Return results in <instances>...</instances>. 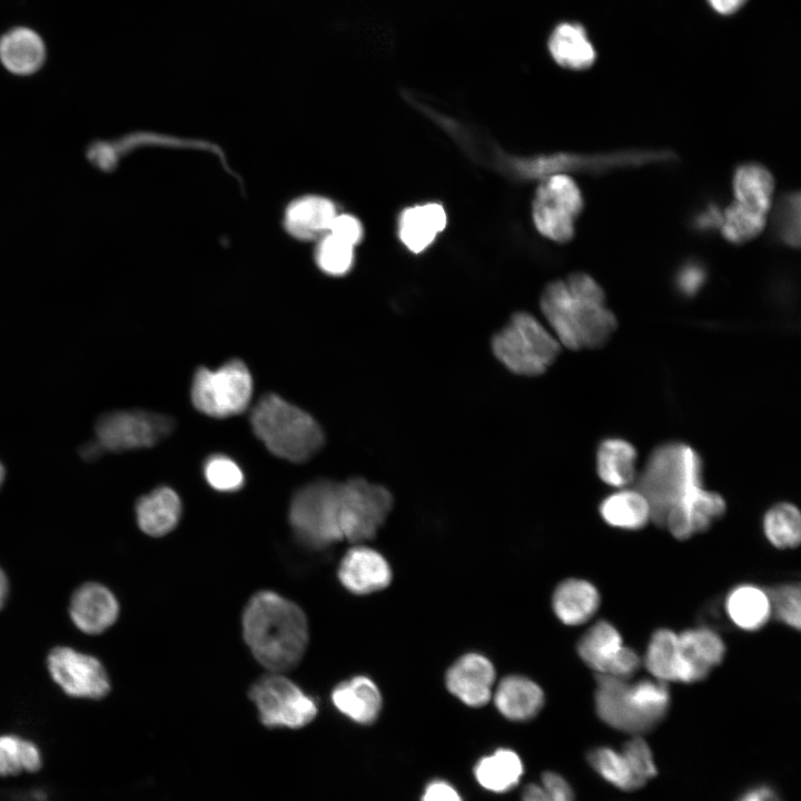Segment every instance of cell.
<instances>
[{"label":"cell","mask_w":801,"mask_h":801,"mask_svg":"<svg viewBox=\"0 0 801 801\" xmlns=\"http://www.w3.org/2000/svg\"><path fill=\"white\" fill-rule=\"evenodd\" d=\"M394 498L384 485L364 477L320 478L300 487L289 506V523L305 545L320 550L340 541L372 540L385 523Z\"/></svg>","instance_id":"cell-1"},{"label":"cell","mask_w":801,"mask_h":801,"mask_svg":"<svg viewBox=\"0 0 801 801\" xmlns=\"http://www.w3.org/2000/svg\"><path fill=\"white\" fill-rule=\"evenodd\" d=\"M540 307L558 343L573 350L602 347L617 326L604 290L585 273L547 284Z\"/></svg>","instance_id":"cell-2"},{"label":"cell","mask_w":801,"mask_h":801,"mask_svg":"<svg viewBox=\"0 0 801 801\" xmlns=\"http://www.w3.org/2000/svg\"><path fill=\"white\" fill-rule=\"evenodd\" d=\"M243 634L263 666L283 673L301 661L308 644V622L296 603L273 591H259L244 610Z\"/></svg>","instance_id":"cell-3"},{"label":"cell","mask_w":801,"mask_h":801,"mask_svg":"<svg viewBox=\"0 0 801 801\" xmlns=\"http://www.w3.org/2000/svg\"><path fill=\"white\" fill-rule=\"evenodd\" d=\"M250 424L271 454L293 463L308 461L325 443L317 421L276 394L259 399L251 411Z\"/></svg>","instance_id":"cell-4"},{"label":"cell","mask_w":801,"mask_h":801,"mask_svg":"<svg viewBox=\"0 0 801 801\" xmlns=\"http://www.w3.org/2000/svg\"><path fill=\"white\" fill-rule=\"evenodd\" d=\"M595 706L610 726L630 733L653 729L668 713L670 691L661 680L627 683L607 674H597Z\"/></svg>","instance_id":"cell-5"},{"label":"cell","mask_w":801,"mask_h":801,"mask_svg":"<svg viewBox=\"0 0 801 801\" xmlns=\"http://www.w3.org/2000/svg\"><path fill=\"white\" fill-rule=\"evenodd\" d=\"M702 459L684 443H666L650 455L637 483L645 497L651 520L664 525L668 512L686 495L702 487Z\"/></svg>","instance_id":"cell-6"},{"label":"cell","mask_w":801,"mask_h":801,"mask_svg":"<svg viewBox=\"0 0 801 801\" xmlns=\"http://www.w3.org/2000/svg\"><path fill=\"white\" fill-rule=\"evenodd\" d=\"M491 348L511 373L533 377L544 374L553 365L561 344L535 316L516 312L492 336Z\"/></svg>","instance_id":"cell-7"},{"label":"cell","mask_w":801,"mask_h":801,"mask_svg":"<svg viewBox=\"0 0 801 801\" xmlns=\"http://www.w3.org/2000/svg\"><path fill=\"white\" fill-rule=\"evenodd\" d=\"M253 395V377L240 359L216 370L200 367L191 385V402L205 415L225 418L246 411Z\"/></svg>","instance_id":"cell-8"},{"label":"cell","mask_w":801,"mask_h":801,"mask_svg":"<svg viewBox=\"0 0 801 801\" xmlns=\"http://www.w3.org/2000/svg\"><path fill=\"white\" fill-rule=\"evenodd\" d=\"M248 694L267 728L301 729L318 713L316 701L280 673L258 679Z\"/></svg>","instance_id":"cell-9"},{"label":"cell","mask_w":801,"mask_h":801,"mask_svg":"<svg viewBox=\"0 0 801 801\" xmlns=\"http://www.w3.org/2000/svg\"><path fill=\"white\" fill-rule=\"evenodd\" d=\"M583 204L581 190L568 175L544 178L532 204V217L537 231L560 244L570 241Z\"/></svg>","instance_id":"cell-10"},{"label":"cell","mask_w":801,"mask_h":801,"mask_svg":"<svg viewBox=\"0 0 801 801\" xmlns=\"http://www.w3.org/2000/svg\"><path fill=\"white\" fill-rule=\"evenodd\" d=\"M175 428L171 417L134 409L102 414L96 422V441L105 452H123L152 447Z\"/></svg>","instance_id":"cell-11"},{"label":"cell","mask_w":801,"mask_h":801,"mask_svg":"<svg viewBox=\"0 0 801 801\" xmlns=\"http://www.w3.org/2000/svg\"><path fill=\"white\" fill-rule=\"evenodd\" d=\"M589 762L603 779L625 791L640 789L656 774L651 749L641 738L627 741L621 751L596 748L589 753Z\"/></svg>","instance_id":"cell-12"},{"label":"cell","mask_w":801,"mask_h":801,"mask_svg":"<svg viewBox=\"0 0 801 801\" xmlns=\"http://www.w3.org/2000/svg\"><path fill=\"white\" fill-rule=\"evenodd\" d=\"M47 664L53 681L68 695L101 699L110 690L103 665L91 655L60 646L50 652Z\"/></svg>","instance_id":"cell-13"},{"label":"cell","mask_w":801,"mask_h":801,"mask_svg":"<svg viewBox=\"0 0 801 801\" xmlns=\"http://www.w3.org/2000/svg\"><path fill=\"white\" fill-rule=\"evenodd\" d=\"M726 508L723 497L702 487L694 490L666 514L664 525L678 540L704 532L722 517Z\"/></svg>","instance_id":"cell-14"},{"label":"cell","mask_w":801,"mask_h":801,"mask_svg":"<svg viewBox=\"0 0 801 801\" xmlns=\"http://www.w3.org/2000/svg\"><path fill=\"white\" fill-rule=\"evenodd\" d=\"M338 578L354 594H369L385 589L392 581L386 558L376 550L357 545L349 548L338 566Z\"/></svg>","instance_id":"cell-15"},{"label":"cell","mask_w":801,"mask_h":801,"mask_svg":"<svg viewBox=\"0 0 801 801\" xmlns=\"http://www.w3.org/2000/svg\"><path fill=\"white\" fill-rule=\"evenodd\" d=\"M495 669L492 662L478 654L467 653L454 662L446 673L448 691L469 706H482L492 696Z\"/></svg>","instance_id":"cell-16"},{"label":"cell","mask_w":801,"mask_h":801,"mask_svg":"<svg viewBox=\"0 0 801 801\" xmlns=\"http://www.w3.org/2000/svg\"><path fill=\"white\" fill-rule=\"evenodd\" d=\"M678 637L681 656L680 682L692 683L703 680L724 657V643L710 627L685 630L678 634Z\"/></svg>","instance_id":"cell-17"},{"label":"cell","mask_w":801,"mask_h":801,"mask_svg":"<svg viewBox=\"0 0 801 801\" xmlns=\"http://www.w3.org/2000/svg\"><path fill=\"white\" fill-rule=\"evenodd\" d=\"M69 613L79 630L87 634H99L117 621L119 604L106 586L87 583L73 593Z\"/></svg>","instance_id":"cell-18"},{"label":"cell","mask_w":801,"mask_h":801,"mask_svg":"<svg viewBox=\"0 0 801 801\" xmlns=\"http://www.w3.org/2000/svg\"><path fill=\"white\" fill-rule=\"evenodd\" d=\"M447 224L444 207L426 202L405 208L398 219V236L403 245L414 254L429 247Z\"/></svg>","instance_id":"cell-19"},{"label":"cell","mask_w":801,"mask_h":801,"mask_svg":"<svg viewBox=\"0 0 801 801\" xmlns=\"http://www.w3.org/2000/svg\"><path fill=\"white\" fill-rule=\"evenodd\" d=\"M334 706L359 724L373 723L382 709V695L367 676L358 675L338 683L332 691Z\"/></svg>","instance_id":"cell-20"},{"label":"cell","mask_w":801,"mask_h":801,"mask_svg":"<svg viewBox=\"0 0 801 801\" xmlns=\"http://www.w3.org/2000/svg\"><path fill=\"white\" fill-rule=\"evenodd\" d=\"M44 58V43L32 29L17 27L0 38V61L14 75L28 76L37 72Z\"/></svg>","instance_id":"cell-21"},{"label":"cell","mask_w":801,"mask_h":801,"mask_svg":"<svg viewBox=\"0 0 801 801\" xmlns=\"http://www.w3.org/2000/svg\"><path fill=\"white\" fill-rule=\"evenodd\" d=\"M181 501L170 487L160 486L136 503V517L140 530L150 536H164L178 524Z\"/></svg>","instance_id":"cell-22"},{"label":"cell","mask_w":801,"mask_h":801,"mask_svg":"<svg viewBox=\"0 0 801 801\" xmlns=\"http://www.w3.org/2000/svg\"><path fill=\"white\" fill-rule=\"evenodd\" d=\"M497 710L513 721H526L534 718L544 704L542 689L532 680L522 675H510L501 680L495 693Z\"/></svg>","instance_id":"cell-23"},{"label":"cell","mask_w":801,"mask_h":801,"mask_svg":"<svg viewBox=\"0 0 801 801\" xmlns=\"http://www.w3.org/2000/svg\"><path fill=\"white\" fill-rule=\"evenodd\" d=\"M734 202L767 217L773 205L774 178L764 166L748 162L739 166L732 180Z\"/></svg>","instance_id":"cell-24"},{"label":"cell","mask_w":801,"mask_h":801,"mask_svg":"<svg viewBox=\"0 0 801 801\" xmlns=\"http://www.w3.org/2000/svg\"><path fill=\"white\" fill-rule=\"evenodd\" d=\"M600 605L597 589L581 578H567L555 589L552 606L555 615L566 625H578L593 616Z\"/></svg>","instance_id":"cell-25"},{"label":"cell","mask_w":801,"mask_h":801,"mask_svg":"<svg viewBox=\"0 0 801 801\" xmlns=\"http://www.w3.org/2000/svg\"><path fill=\"white\" fill-rule=\"evenodd\" d=\"M337 215L335 205L320 196L295 200L286 210L285 226L297 238L313 239L328 233Z\"/></svg>","instance_id":"cell-26"},{"label":"cell","mask_w":801,"mask_h":801,"mask_svg":"<svg viewBox=\"0 0 801 801\" xmlns=\"http://www.w3.org/2000/svg\"><path fill=\"white\" fill-rule=\"evenodd\" d=\"M724 609L733 624L750 632L764 626L772 614L768 593L753 584L733 587L726 595Z\"/></svg>","instance_id":"cell-27"},{"label":"cell","mask_w":801,"mask_h":801,"mask_svg":"<svg viewBox=\"0 0 801 801\" xmlns=\"http://www.w3.org/2000/svg\"><path fill=\"white\" fill-rule=\"evenodd\" d=\"M548 50L556 63L572 70H584L595 60L585 30L576 23L558 24L550 36Z\"/></svg>","instance_id":"cell-28"},{"label":"cell","mask_w":801,"mask_h":801,"mask_svg":"<svg viewBox=\"0 0 801 801\" xmlns=\"http://www.w3.org/2000/svg\"><path fill=\"white\" fill-rule=\"evenodd\" d=\"M599 512L605 523L622 530H640L651 518L647 501L637 490H621L605 497Z\"/></svg>","instance_id":"cell-29"},{"label":"cell","mask_w":801,"mask_h":801,"mask_svg":"<svg viewBox=\"0 0 801 801\" xmlns=\"http://www.w3.org/2000/svg\"><path fill=\"white\" fill-rule=\"evenodd\" d=\"M636 451L621 438L604 439L596 453V469L600 478L616 487L631 483L635 475Z\"/></svg>","instance_id":"cell-30"},{"label":"cell","mask_w":801,"mask_h":801,"mask_svg":"<svg viewBox=\"0 0 801 801\" xmlns=\"http://www.w3.org/2000/svg\"><path fill=\"white\" fill-rule=\"evenodd\" d=\"M474 774L477 782L486 790L505 792L518 783L523 774V764L514 751L498 749L476 763Z\"/></svg>","instance_id":"cell-31"},{"label":"cell","mask_w":801,"mask_h":801,"mask_svg":"<svg viewBox=\"0 0 801 801\" xmlns=\"http://www.w3.org/2000/svg\"><path fill=\"white\" fill-rule=\"evenodd\" d=\"M622 645V636L616 627L606 621H599L581 637L577 653L587 666L603 674Z\"/></svg>","instance_id":"cell-32"},{"label":"cell","mask_w":801,"mask_h":801,"mask_svg":"<svg viewBox=\"0 0 801 801\" xmlns=\"http://www.w3.org/2000/svg\"><path fill=\"white\" fill-rule=\"evenodd\" d=\"M645 666L657 680L680 682L681 656L678 634L669 629L653 633L645 654Z\"/></svg>","instance_id":"cell-33"},{"label":"cell","mask_w":801,"mask_h":801,"mask_svg":"<svg viewBox=\"0 0 801 801\" xmlns=\"http://www.w3.org/2000/svg\"><path fill=\"white\" fill-rule=\"evenodd\" d=\"M763 530L768 541L778 548H792L801 538V516L791 503H778L764 515Z\"/></svg>","instance_id":"cell-34"},{"label":"cell","mask_w":801,"mask_h":801,"mask_svg":"<svg viewBox=\"0 0 801 801\" xmlns=\"http://www.w3.org/2000/svg\"><path fill=\"white\" fill-rule=\"evenodd\" d=\"M42 767L38 746L17 735H0V777L17 775L22 771L37 772Z\"/></svg>","instance_id":"cell-35"},{"label":"cell","mask_w":801,"mask_h":801,"mask_svg":"<svg viewBox=\"0 0 801 801\" xmlns=\"http://www.w3.org/2000/svg\"><path fill=\"white\" fill-rule=\"evenodd\" d=\"M767 224V217L754 214L734 201L722 211L720 230L733 244H743L759 236Z\"/></svg>","instance_id":"cell-36"},{"label":"cell","mask_w":801,"mask_h":801,"mask_svg":"<svg viewBox=\"0 0 801 801\" xmlns=\"http://www.w3.org/2000/svg\"><path fill=\"white\" fill-rule=\"evenodd\" d=\"M773 230L777 239L790 247L800 245V195L782 196L773 211Z\"/></svg>","instance_id":"cell-37"},{"label":"cell","mask_w":801,"mask_h":801,"mask_svg":"<svg viewBox=\"0 0 801 801\" xmlns=\"http://www.w3.org/2000/svg\"><path fill=\"white\" fill-rule=\"evenodd\" d=\"M316 260L324 273L345 275L354 264V247L327 233L319 241Z\"/></svg>","instance_id":"cell-38"},{"label":"cell","mask_w":801,"mask_h":801,"mask_svg":"<svg viewBox=\"0 0 801 801\" xmlns=\"http://www.w3.org/2000/svg\"><path fill=\"white\" fill-rule=\"evenodd\" d=\"M204 473L208 484L220 492L237 491L245 481L241 468L225 455L210 456L205 463Z\"/></svg>","instance_id":"cell-39"},{"label":"cell","mask_w":801,"mask_h":801,"mask_svg":"<svg viewBox=\"0 0 801 801\" xmlns=\"http://www.w3.org/2000/svg\"><path fill=\"white\" fill-rule=\"evenodd\" d=\"M771 613L782 623L800 629V587L798 584H783L769 590Z\"/></svg>","instance_id":"cell-40"},{"label":"cell","mask_w":801,"mask_h":801,"mask_svg":"<svg viewBox=\"0 0 801 801\" xmlns=\"http://www.w3.org/2000/svg\"><path fill=\"white\" fill-rule=\"evenodd\" d=\"M522 801H574V794L561 775L546 772L541 783H532L524 789Z\"/></svg>","instance_id":"cell-41"},{"label":"cell","mask_w":801,"mask_h":801,"mask_svg":"<svg viewBox=\"0 0 801 801\" xmlns=\"http://www.w3.org/2000/svg\"><path fill=\"white\" fill-rule=\"evenodd\" d=\"M328 234L355 247L364 235L360 221L347 214H337L332 221Z\"/></svg>","instance_id":"cell-42"},{"label":"cell","mask_w":801,"mask_h":801,"mask_svg":"<svg viewBox=\"0 0 801 801\" xmlns=\"http://www.w3.org/2000/svg\"><path fill=\"white\" fill-rule=\"evenodd\" d=\"M640 664L641 660L637 653L633 649L622 645L603 674L627 680L639 670Z\"/></svg>","instance_id":"cell-43"},{"label":"cell","mask_w":801,"mask_h":801,"mask_svg":"<svg viewBox=\"0 0 801 801\" xmlns=\"http://www.w3.org/2000/svg\"><path fill=\"white\" fill-rule=\"evenodd\" d=\"M705 270L701 264L695 261L686 263L676 274V287L685 296H693L705 281Z\"/></svg>","instance_id":"cell-44"},{"label":"cell","mask_w":801,"mask_h":801,"mask_svg":"<svg viewBox=\"0 0 801 801\" xmlns=\"http://www.w3.org/2000/svg\"><path fill=\"white\" fill-rule=\"evenodd\" d=\"M89 160L100 169H111L116 164V149L109 142L98 141L88 149Z\"/></svg>","instance_id":"cell-45"},{"label":"cell","mask_w":801,"mask_h":801,"mask_svg":"<svg viewBox=\"0 0 801 801\" xmlns=\"http://www.w3.org/2000/svg\"><path fill=\"white\" fill-rule=\"evenodd\" d=\"M422 801H463L459 793L448 782L435 780L429 782L422 795Z\"/></svg>","instance_id":"cell-46"},{"label":"cell","mask_w":801,"mask_h":801,"mask_svg":"<svg viewBox=\"0 0 801 801\" xmlns=\"http://www.w3.org/2000/svg\"><path fill=\"white\" fill-rule=\"evenodd\" d=\"M722 221V211L714 205L708 206L695 217L694 225L700 230H711L720 228Z\"/></svg>","instance_id":"cell-47"},{"label":"cell","mask_w":801,"mask_h":801,"mask_svg":"<svg viewBox=\"0 0 801 801\" xmlns=\"http://www.w3.org/2000/svg\"><path fill=\"white\" fill-rule=\"evenodd\" d=\"M738 801H781V799L773 789L762 785L748 790Z\"/></svg>","instance_id":"cell-48"},{"label":"cell","mask_w":801,"mask_h":801,"mask_svg":"<svg viewBox=\"0 0 801 801\" xmlns=\"http://www.w3.org/2000/svg\"><path fill=\"white\" fill-rule=\"evenodd\" d=\"M712 8L722 14H730L736 11L745 0H708Z\"/></svg>","instance_id":"cell-49"},{"label":"cell","mask_w":801,"mask_h":801,"mask_svg":"<svg viewBox=\"0 0 801 801\" xmlns=\"http://www.w3.org/2000/svg\"><path fill=\"white\" fill-rule=\"evenodd\" d=\"M105 451L96 439L80 447V456L88 462L96 461Z\"/></svg>","instance_id":"cell-50"},{"label":"cell","mask_w":801,"mask_h":801,"mask_svg":"<svg viewBox=\"0 0 801 801\" xmlns=\"http://www.w3.org/2000/svg\"><path fill=\"white\" fill-rule=\"evenodd\" d=\"M7 595H8V580H7L4 572L0 567V610L6 602Z\"/></svg>","instance_id":"cell-51"},{"label":"cell","mask_w":801,"mask_h":801,"mask_svg":"<svg viewBox=\"0 0 801 801\" xmlns=\"http://www.w3.org/2000/svg\"><path fill=\"white\" fill-rule=\"evenodd\" d=\"M4 475H6V469H4L3 465H2V463L0 462V487H1L2 483H3Z\"/></svg>","instance_id":"cell-52"}]
</instances>
